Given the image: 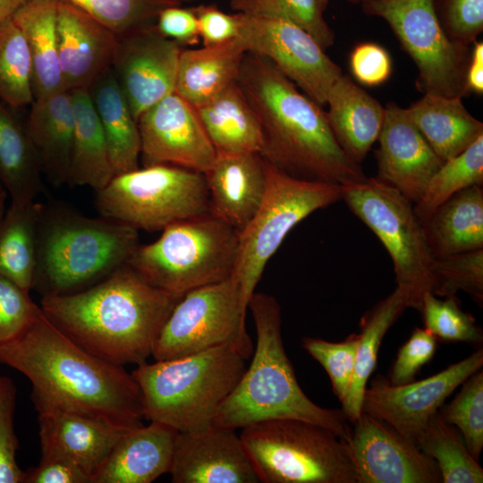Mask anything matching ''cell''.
I'll return each instance as SVG.
<instances>
[{"mask_svg": "<svg viewBox=\"0 0 483 483\" xmlns=\"http://www.w3.org/2000/svg\"><path fill=\"white\" fill-rule=\"evenodd\" d=\"M174 483H258L235 429L211 425L179 432L169 470Z\"/></svg>", "mask_w": 483, "mask_h": 483, "instance_id": "cell-19", "label": "cell"}, {"mask_svg": "<svg viewBox=\"0 0 483 483\" xmlns=\"http://www.w3.org/2000/svg\"><path fill=\"white\" fill-rule=\"evenodd\" d=\"M118 37L68 0H58V58L64 89H89L111 67Z\"/></svg>", "mask_w": 483, "mask_h": 483, "instance_id": "cell-22", "label": "cell"}, {"mask_svg": "<svg viewBox=\"0 0 483 483\" xmlns=\"http://www.w3.org/2000/svg\"><path fill=\"white\" fill-rule=\"evenodd\" d=\"M483 365V351L420 381L392 385L377 377L366 387L361 411L387 423L417 446V442L444 401Z\"/></svg>", "mask_w": 483, "mask_h": 483, "instance_id": "cell-15", "label": "cell"}, {"mask_svg": "<svg viewBox=\"0 0 483 483\" xmlns=\"http://www.w3.org/2000/svg\"><path fill=\"white\" fill-rule=\"evenodd\" d=\"M88 90L106 138L114 175L138 169L140 157L138 122L112 68L101 73Z\"/></svg>", "mask_w": 483, "mask_h": 483, "instance_id": "cell-31", "label": "cell"}, {"mask_svg": "<svg viewBox=\"0 0 483 483\" xmlns=\"http://www.w3.org/2000/svg\"><path fill=\"white\" fill-rule=\"evenodd\" d=\"M29 292L0 275V344L22 333L38 312Z\"/></svg>", "mask_w": 483, "mask_h": 483, "instance_id": "cell-48", "label": "cell"}, {"mask_svg": "<svg viewBox=\"0 0 483 483\" xmlns=\"http://www.w3.org/2000/svg\"><path fill=\"white\" fill-rule=\"evenodd\" d=\"M10 108L0 99V185L13 202L35 200L43 174L25 124Z\"/></svg>", "mask_w": 483, "mask_h": 483, "instance_id": "cell-36", "label": "cell"}, {"mask_svg": "<svg viewBox=\"0 0 483 483\" xmlns=\"http://www.w3.org/2000/svg\"><path fill=\"white\" fill-rule=\"evenodd\" d=\"M358 340L359 334L350 335L339 343L312 337L302 339V347L325 369L341 402L344 401L352 381Z\"/></svg>", "mask_w": 483, "mask_h": 483, "instance_id": "cell-45", "label": "cell"}, {"mask_svg": "<svg viewBox=\"0 0 483 483\" xmlns=\"http://www.w3.org/2000/svg\"><path fill=\"white\" fill-rule=\"evenodd\" d=\"M240 232L206 213L174 223L148 244H139L128 264L149 284L182 297L233 272Z\"/></svg>", "mask_w": 483, "mask_h": 483, "instance_id": "cell-7", "label": "cell"}, {"mask_svg": "<svg viewBox=\"0 0 483 483\" xmlns=\"http://www.w3.org/2000/svg\"><path fill=\"white\" fill-rule=\"evenodd\" d=\"M22 483H91V478L68 459L41 455L37 467L24 471Z\"/></svg>", "mask_w": 483, "mask_h": 483, "instance_id": "cell-53", "label": "cell"}, {"mask_svg": "<svg viewBox=\"0 0 483 483\" xmlns=\"http://www.w3.org/2000/svg\"><path fill=\"white\" fill-rule=\"evenodd\" d=\"M385 110L376 151V177L415 204L444 161L411 121L405 108L390 102Z\"/></svg>", "mask_w": 483, "mask_h": 483, "instance_id": "cell-20", "label": "cell"}, {"mask_svg": "<svg viewBox=\"0 0 483 483\" xmlns=\"http://www.w3.org/2000/svg\"><path fill=\"white\" fill-rule=\"evenodd\" d=\"M139 244L138 230L126 224L44 205L33 288L42 296L86 289L128 263Z\"/></svg>", "mask_w": 483, "mask_h": 483, "instance_id": "cell-5", "label": "cell"}, {"mask_svg": "<svg viewBox=\"0 0 483 483\" xmlns=\"http://www.w3.org/2000/svg\"><path fill=\"white\" fill-rule=\"evenodd\" d=\"M326 104L327 120L337 143L352 160L360 165L378 140L385 107L343 74L330 89Z\"/></svg>", "mask_w": 483, "mask_h": 483, "instance_id": "cell-25", "label": "cell"}, {"mask_svg": "<svg viewBox=\"0 0 483 483\" xmlns=\"http://www.w3.org/2000/svg\"><path fill=\"white\" fill-rule=\"evenodd\" d=\"M155 26L163 36L175 41L182 47L194 46L200 41L198 20L192 7L166 6L158 13Z\"/></svg>", "mask_w": 483, "mask_h": 483, "instance_id": "cell-52", "label": "cell"}, {"mask_svg": "<svg viewBox=\"0 0 483 483\" xmlns=\"http://www.w3.org/2000/svg\"><path fill=\"white\" fill-rule=\"evenodd\" d=\"M237 83L260 123V156L302 179L335 184L367 178L337 143L326 113L269 60L247 52Z\"/></svg>", "mask_w": 483, "mask_h": 483, "instance_id": "cell-2", "label": "cell"}, {"mask_svg": "<svg viewBox=\"0 0 483 483\" xmlns=\"http://www.w3.org/2000/svg\"><path fill=\"white\" fill-rule=\"evenodd\" d=\"M265 161V194L256 213L240 232L232 274L247 309L268 259L288 233L316 210L342 199L341 185L298 178Z\"/></svg>", "mask_w": 483, "mask_h": 483, "instance_id": "cell-9", "label": "cell"}, {"mask_svg": "<svg viewBox=\"0 0 483 483\" xmlns=\"http://www.w3.org/2000/svg\"><path fill=\"white\" fill-rule=\"evenodd\" d=\"M170 1H173L178 4H182V3L194 2V1H199V0H170Z\"/></svg>", "mask_w": 483, "mask_h": 483, "instance_id": "cell-58", "label": "cell"}, {"mask_svg": "<svg viewBox=\"0 0 483 483\" xmlns=\"http://www.w3.org/2000/svg\"><path fill=\"white\" fill-rule=\"evenodd\" d=\"M435 8L446 35L469 47L483 31V0H435Z\"/></svg>", "mask_w": 483, "mask_h": 483, "instance_id": "cell-46", "label": "cell"}, {"mask_svg": "<svg viewBox=\"0 0 483 483\" xmlns=\"http://www.w3.org/2000/svg\"><path fill=\"white\" fill-rule=\"evenodd\" d=\"M0 363L26 376L33 394L124 430L143 425L131 374L85 350L41 309L22 333L0 344Z\"/></svg>", "mask_w": 483, "mask_h": 483, "instance_id": "cell-1", "label": "cell"}, {"mask_svg": "<svg viewBox=\"0 0 483 483\" xmlns=\"http://www.w3.org/2000/svg\"><path fill=\"white\" fill-rule=\"evenodd\" d=\"M346 440L357 483H440L436 462L387 423L361 411Z\"/></svg>", "mask_w": 483, "mask_h": 483, "instance_id": "cell-18", "label": "cell"}, {"mask_svg": "<svg viewBox=\"0 0 483 483\" xmlns=\"http://www.w3.org/2000/svg\"><path fill=\"white\" fill-rule=\"evenodd\" d=\"M369 15L384 19L419 71V88L441 97L467 95L469 47L452 40L438 20L435 0H371L362 4Z\"/></svg>", "mask_w": 483, "mask_h": 483, "instance_id": "cell-13", "label": "cell"}, {"mask_svg": "<svg viewBox=\"0 0 483 483\" xmlns=\"http://www.w3.org/2000/svg\"><path fill=\"white\" fill-rule=\"evenodd\" d=\"M27 0H0V25L11 19Z\"/></svg>", "mask_w": 483, "mask_h": 483, "instance_id": "cell-55", "label": "cell"}, {"mask_svg": "<svg viewBox=\"0 0 483 483\" xmlns=\"http://www.w3.org/2000/svg\"><path fill=\"white\" fill-rule=\"evenodd\" d=\"M38 411L41 455L74 462L92 477L127 431L31 394Z\"/></svg>", "mask_w": 483, "mask_h": 483, "instance_id": "cell-21", "label": "cell"}, {"mask_svg": "<svg viewBox=\"0 0 483 483\" xmlns=\"http://www.w3.org/2000/svg\"><path fill=\"white\" fill-rule=\"evenodd\" d=\"M329 0H230L244 15L290 21L308 31L324 50L335 42V32L325 19Z\"/></svg>", "mask_w": 483, "mask_h": 483, "instance_id": "cell-40", "label": "cell"}, {"mask_svg": "<svg viewBox=\"0 0 483 483\" xmlns=\"http://www.w3.org/2000/svg\"><path fill=\"white\" fill-rule=\"evenodd\" d=\"M248 309L257 335L252 360L213 423L237 429L269 419H293L324 427L346 441L352 429L343 411L317 405L297 382L282 340L276 299L255 292Z\"/></svg>", "mask_w": 483, "mask_h": 483, "instance_id": "cell-4", "label": "cell"}, {"mask_svg": "<svg viewBox=\"0 0 483 483\" xmlns=\"http://www.w3.org/2000/svg\"><path fill=\"white\" fill-rule=\"evenodd\" d=\"M74 131L66 184L99 191L114 176L106 138L88 89L69 90Z\"/></svg>", "mask_w": 483, "mask_h": 483, "instance_id": "cell-33", "label": "cell"}, {"mask_svg": "<svg viewBox=\"0 0 483 483\" xmlns=\"http://www.w3.org/2000/svg\"><path fill=\"white\" fill-rule=\"evenodd\" d=\"M405 112L443 161L462 153L483 135L482 122L469 113L460 97L424 94Z\"/></svg>", "mask_w": 483, "mask_h": 483, "instance_id": "cell-29", "label": "cell"}, {"mask_svg": "<svg viewBox=\"0 0 483 483\" xmlns=\"http://www.w3.org/2000/svg\"><path fill=\"white\" fill-rule=\"evenodd\" d=\"M138 127L144 166L172 165L205 174L216 159L196 108L175 92L142 113Z\"/></svg>", "mask_w": 483, "mask_h": 483, "instance_id": "cell-17", "label": "cell"}, {"mask_svg": "<svg viewBox=\"0 0 483 483\" xmlns=\"http://www.w3.org/2000/svg\"><path fill=\"white\" fill-rule=\"evenodd\" d=\"M240 437L261 483H357L347 442L324 427L269 419Z\"/></svg>", "mask_w": 483, "mask_h": 483, "instance_id": "cell-8", "label": "cell"}, {"mask_svg": "<svg viewBox=\"0 0 483 483\" xmlns=\"http://www.w3.org/2000/svg\"><path fill=\"white\" fill-rule=\"evenodd\" d=\"M419 311L427 329L435 338L450 342L481 343V328L470 314L464 312L455 296L439 300L431 292L423 295Z\"/></svg>", "mask_w": 483, "mask_h": 483, "instance_id": "cell-42", "label": "cell"}, {"mask_svg": "<svg viewBox=\"0 0 483 483\" xmlns=\"http://www.w3.org/2000/svg\"><path fill=\"white\" fill-rule=\"evenodd\" d=\"M81 8L117 37L142 26L155 23L158 13L169 5H181L170 0H68Z\"/></svg>", "mask_w": 483, "mask_h": 483, "instance_id": "cell-43", "label": "cell"}, {"mask_svg": "<svg viewBox=\"0 0 483 483\" xmlns=\"http://www.w3.org/2000/svg\"><path fill=\"white\" fill-rule=\"evenodd\" d=\"M247 50L239 38L225 44L182 49L174 92L198 107L237 80Z\"/></svg>", "mask_w": 483, "mask_h": 483, "instance_id": "cell-28", "label": "cell"}, {"mask_svg": "<svg viewBox=\"0 0 483 483\" xmlns=\"http://www.w3.org/2000/svg\"><path fill=\"white\" fill-rule=\"evenodd\" d=\"M237 14L238 38L247 52L269 60L309 97L326 105L330 89L343 72L318 41L290 21Z\"/></svg>", "mask_w": 483, "mask_h": 483, "instance_id": "cell-14", "label": "cell"}, {"mask_svg": "<svg viewBox=\"0 0 483 483\" xmlns=\"http://www.w3.org/2000/svg\"><path fill=\"white\" fill-rule=\"evenodd\" d=\"M182 50L155 23L118 37L111 68L137 122L147 109L174 92Z\"/></svg>", "mask_w": 483, "mask_h": 483, "instance_id": "cell-16", "label": "cell"}, {"mask_svg": "<svg viewBox=\"0 0 483 483\" xmlns=\"http://www.w3.org/2000/svg\"><path fill=\"white\" fill-rule=\"evenodd\" d=\"M473 185L483 186V135L464 151L443 162L419 200L413 204L418 219L422 222L451 196Z\"/></svg>", "mask_w": 483, "mask_h": 483, "instance_id": "cell-38", "label": "cell"}, {"mask_svg": "<svg viewBox=\"0 0 483 483\" xmlns=\"http://www.w3.org/2000/svg\"><path fill=\"white\" fill-rule=\"evenodd\" d=\"M0 99L13 108L34 100L30 54L13 18L0 25Z\"/></svg>", "mask_w": 483, "mask_h": 483, "instance_id": "cell-39", "label": "cell"}, {"mask_svg": "<svg viewBox=\"0 0 483 483\" xmlns=\"http://www.w3.org/2000/svg\"><path fill=\"white\" fill-rule=\"evenodd\" d=\"M436 349L435 336L425 328L415 327L398 352L389 382L398 386L413 381L420 368L433 358Z\"/></svg>", "mask_w": 483, "mask_h": 483, "instance_id": "cell-49", "label": "cell"}, {"mask_svg": "<svg viewBox=\"0 0 483 483\" xmlns=\"http://www.w3.org/2000/svg\"><path fill=\"white\" fill-rule=\"evenodd\" d=\"M417 447L437 464L444 483H482L483 470L468 451L462 435L441 413L431 416Z\"/></svg>", "mask_w": 483, "mask_h": 483, "instance_id": "cell-37", "label": "cell"}, {"mask_svg": "<svg viewBox=\"0 0 483 483\" xmlns=\"http://www.w3.org/2000/svg\"><path fill=\"white\" fill-rule=\"evenodd\" d=\"M348 2L352 4H360L361 5L371 1V0H347Z\"/></svg>", "mask_w": 483, "mask_h": 483, "instance_id": "cell-57", "label": "cell"}, {"mask_svg": "<svg viewBox=\"0 0 483 483\" xmlns=\"http://www.w3.org/2000/svg\"><path fill=\"white\" fill-rule=\"evenodd\" d=\"M349 64L355 80L368 87L386 82L393 71L389 53L384 47L374 42L356 45L350 54Z\"/></svg>", "mask_w": 483, "mask_h": 483, "instance_id": "cell-50", "label": "cell"}, {"mask_svg": "<svg viewBox=\"0 0 483 483\" xmlns=\"http://www.w3.org/2000/svg\"><path fill=\"white\" fill-rule=\"evenodd\" d=\"M459 394L440 412L456 426L464 444L477 461L483 447V372L479 370L463 383Z\"/></svg>", "mask_w": 483, "mask_h": 483, "instance_id": "cell-44", "label": "cell"}, {"mask_svg": "<svg viewBox=\"0 0 483 483\" xmlns=\"http://www.w3.org/2000/svg\"><path fill=\"white\" fill-rule=\"evenodd\" d=\"M204 175L208 213L241 232L263 199L267 186L265 159L258 153H216Z\"/></svg>", "mask_w": 483, "mask_h": 483, "instance_id": "cell-23", "label": "cell"}, {"mask_svg": "<svg viewBox=\"0 0 483 483\" xmlns=\"http://www.w3.org/2000/svg\"><path fill=\"white\" fill-rule=\"evenodd\" d=\"M43 207L36 199L11 201L0 222V275L28 292L34 285Z\"/></svg>", "mask_w": 483, "mask_h": 483, "instance_id": "cell-35", "label": "cell"}, {"mask_svg": "<svg viewBox=\"0 0 483 483\" xmlns=\"http://www.w3.org/2000/svg\"><path fill=\"white\" fill-rule=\"evenodd\" d=\"M247 308L232 275L185 293L176 303L154 344L156 360L233 345L248 360L253 352L246 331Z\"/></svg>", "mask_w": 483, "mask_h": 483, "instance_id": "cell-12", "label": "cell"}, {"mask_svg": "<svg viewBox=\"0 0 483 483\" xmlns=\"http://www.w3.org/2000/svg\"><path fill=\"white\" fill-rule=\"evenodd\" d=\"M408 308H411L408 293L403 288L396 286L392 293L378 301L361 318L354 370L348 393L342 402V411L352 424L361 415L364 390L375 369L382 339Z\"/></svg>", "mask_w": 483, "mask_h": 483, "instance_id": "cell-34", "label": "cell"}, {"mask_svg": "<svg viewBox=\"0 0 483 483\" xmlns=\"http://www.w3.org/2000/svg\"><path fill=\"white\" fill-rule=\"evenodd\" d=\"M342 199L379 239L394 266L397 286L409 295L411 308L420 309L431 292V263L413 203L377 177L341 185Z\"/></svg>", "mask_w": 483, "mask_h": 483, "instance_id": "cell-11", "label": "cell"}, {"mask_svg": "<svg viewBox=\"0 0 483 483\" xmlns=\"http://www.w3.org/2000/svg\"><path fill=\"white\" fill-rule=\"evenodd\" d=\"M181 297L146 282L128 263L81 291L44 295L40 309L88 352L116 365H139Z\"/></svg>", "mask_w": 483, "mask_h": 483, "instance_id": "cell-3", "label": "cell"}, {"mask_svg": "<svg viewBox=\"0 0 483 483\" xmlns=\"http://www.w3.org/2000/svg\"><path fill=\"white\" fill-rule=\"evenodd\" d=\"M465 88L467 95L483 94V42L476 40L470 51L466 71Z\"/></svg>", "mask_w": 483, "mask_h": 483, "instance_id": "cell-54", "label": "cell"}, {"mask_svg": "<svg viewBox=\"0 0 483 483\" xmlns=\"http://www.w3.org/2000/svg\"><path fill=\"white\" fill-rule=\"evenodd\" d=\"M216 153H258L263 148L258 119L237 80L195 107Z\"/></svg>", "mask_w": 483, "mask_h": 483, "instance_id": "cell-30", "label": "cell"}, {"mask_svg": "<svg viewBox=\"0 0 483 483\" xmlns=\"http://www.w3.org/2000/svg\"><path fill=\"white\" fill-rule=\"evenodd\" d=\"M433 258L483 249V187L463 189L420 222Z\"/></svg>", "mask_w": 483, "mask_h": 483, "instance_id": "cell-27", "label": "cell"}, {"mask_svg": "<svg viewBox=\"0 0 483 483\" xmlns=\"http://www.w3.org/2000/svg\"><path fill=\"white\" fill-rule=\"evenodd\" d=\"M431 276L436 296H455L463 291L482 306L483 249L433 258Z\"/></svg>", "mask_w": 483, "mask_h": 483, "instance_id": "cell-41", "label": "cell"}, {"mask_svg": "<svg viewBox=\"0 0 483 483\" xmlns=\"http://www.w3.org/2000/svg\"><path fill=\"white\" fill-rule=\"evenodd\" d=\"M57 4L58 0H27L12 17L30 54L34 99L66 90L58 58Z\"/></svg>", "mask_w": 483, "mask_h": 483, "instance_id": "cell-32", "label": "cell"}, {"mask_svg": "<svg viewBox=\"0 0 483 483\" xmlns=\"http://www.w3.org/2000/svg\"><path fill=\"white\" fill-rule=\"evenodd\" d=\"M199 26L200 40L204 47L225 44L238 38V14H229L216 5L192 7Z\"/></svg>", "mask_w": 483, "mask_h": 483, "instance_id": "cell-51", "label": "cell"}, {"mask_svg": "<svg viewBox=\"0 0 483 483\" xmlns=\"http://www.w3.org/2000/svg\"><path fill=\"white\" fill-rule=\"evenodd\" d=\"M15 401L13 380L0 376V483H22L23 479L24 471L16 462L19 442L13 428Z\"/></svg>", "mask_w": 483, "mask_h": 483, "instance_id": "cell-47", "label": "cell"}, {"mask_svg": "<svg viewBox=\"0 0 483 483\" xmlns=\"http://www.w3.org/2000/svg\"><path fill=\"white\" fill-rule=\"evenodd\" d=\"M101 216L137 230L162 231L208 213V191L202 173L172 165H152L114 175L96 191Z\"/></svg>", "mask_w": 483, "mask_h": 483, "instance_id": "cell-10", "label": "cell"}, {"mask_svg": "<svg viewBox=\"0 0 483 483\" xmlns=\"http://www.w3.org/2000/svg\"><path fill=\"white\" fill-rule=\"evenodd\" d=\"M24 124L43 176L55 186L66 183L74 131L70 91L34 99Z\"/></svg>", "mask_w": 483, "mask_h": 483, "instance_id": "cell-26", "label": "cell"}, {"mask_svg": "<svg viewBox=\"0 0 483 483\" xmlns=\"http://www.w3.org/2000/svg\"><path fill=\"white\" fill-rule=\"evenodd\" d=\"M178 431L150 421L125 432L95 472L91 483H150L169 472Z\"/></svg>", "mask_w": 483, "mask_h": 483, "instance_id": "cell-24", "label": "cell"}, {"mask_svg": "<svg viewBox=\"0 0 483 483\" xmlns=\"http://www.w3.org/2000/svg\"><path fill=\"white\" fill-rule=\"evenodd\" d=\"M246 360L236 347L226 344L137 365L131 374L141 392L144 419L178 432L211 425L246 370Z\"/></svg>", "mask_w": 483, "mask_h": 483, "instance_id": "cell-6", "label": "cell"}, {"mask_svg": "<svg viewBox=\"0 0 483 483\" xmlns=\"http://www.w3.org/2000/svg\"><path fill=\"white\" fill-rule=\"evenodd\" d=\"M6 191L0 185V222L5 212Z\"/></svg>", "mask_w": 483, "mask_h": 483, "instance_id": "cell-56", "label": "cell"}]
</instances>
